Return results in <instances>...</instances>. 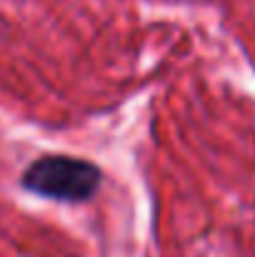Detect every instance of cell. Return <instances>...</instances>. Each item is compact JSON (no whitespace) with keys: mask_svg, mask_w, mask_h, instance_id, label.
I'll return each mask as SVG.
<instances>
[{"mask_svg":"<svg viewBox=\"0 0 255 257\" xmlns=\"http://www.w3.org/2000/svg\"><path fill=\"white\" fill-rule=\"evenodd\" d=\"M20 187L45 200L88 202L100 187V170L83 158L45 155L25 168Z\"/></svg>","mask_w":255,"mask_h":257,"instance_id":"obj_1","label":"cell"}]
</instances>
